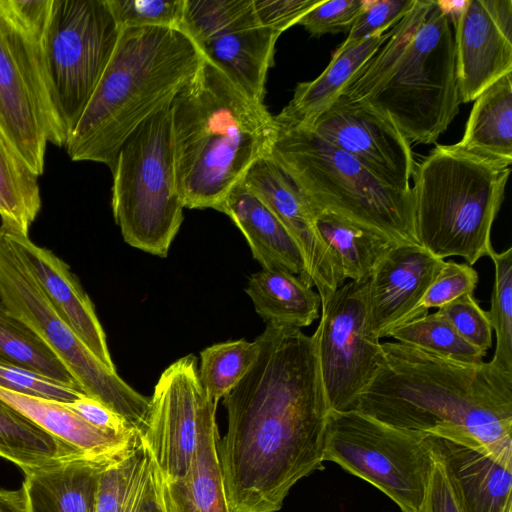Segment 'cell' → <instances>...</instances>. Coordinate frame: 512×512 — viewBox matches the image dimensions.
I'll return each mask as SVG.
<instances>
[{"instance_id": "cell-23", "label": "cell", "mask_w": 512, "mask_h": 512, "mask_svg": "<svg viewBox=\"0 0 512 512\" xmlns=\"http://www.w3.org/2000/svg\"><path fill=\"white\" fill-rule=\"evenodd\" d=\"M218 211L229 216L240 229L254 259L262 268L284 270L307 283L305 263L297 243L281 221L242 180L231 189Z\"/></svg>"}, {"instance_id": "cell-22", "label": "cell", "mask_w": 512, "mask_h": 512, "mask_svg": "<svg viewBox=\"0 0 512 512\" xmlns=\"http://www.w3.org/2000/svg\"><path fill=\"white\" fill-rule=\"evenodd\" d=\"M216 409L208 398L199 420V434L188 473L166 481L161 476L165 512H232L219 461Z\"/></svg>"}, {"instance_id": "cell-20", "label": "cell", "mask_w": 512, "mask_h": 512, "mask_svg": "<svg viewBox=\"0 0 512 512\" xmlns=\"http://www.w3.org/2000/svg\"><path fill=\"white\" fill-rule=\"evenodd\" d=\"M461 512H512V469L479 446L427 435Z\"/></svg>"}, {"instance_id": "cell-33", "label": "cell", "mask_w": 512, "mask_h": 512, "mask_svg": "<svg viewBox=\"0 0 512 512\" xmlns=\"http://www.w3.org/2000/svg\"><path fill=\"white\" fill-rule=\"evenodd\" d=\"M259 351L257 338L214 344L200 352L199 380L206 397L218 405L241 381Z\"/></svg>"}, {"instance_id": "cell-2", "label": "cell", "mask_w": 512, "mask_h": 512, "mask_svg": "<svg viewBox=\"0 0 512 512\" xmlns=\"http://www.w3.org/2000/svg\"><path fill=\"white\" fill-rule=\"evenodd\" d=\"M356 410L387 425L476 445L512 469V373L381 343Z\"/></svg>"}, {"instance_id": "cell-26", "label": "cell", "mask_w": 512, "mask_h": 512, "mask_svg": "<svg viewBox=\"0 0 512 512\" xmlns=\"http://www.w3.org/2000/svg\"><path fill=\"white\" fill-rule=\"evenodd\" d=\"M389 35L390 29L347 48L338 47L325 70L314 80L298 83L290 102L274 117L290 123H310L338 96Z\"/></svg>"}, {"instance_id": "cell-32", "label": "cell", "mask_w": 512, "mask_h": 512, "mask_svg": "<svg viewBox=\"0 0 512 512\" xmlns=\"http://www.w3.org/2000/svg\"><path fill=\"white\" fill-rule=\"evenodd\" d=\"M0 359L62 382L77 384L48 345L1 303Z\"/></svg>"}, {"instance_id": "cell-4", "label": "cell", "mask_w": 512, "mask_h": 512, "mask_svg": "<svg viewBox=\"0 0 512 512\" xmlns=\"http://www.w3.org/2000/svg\"><path fill=\"white\" fill-rule=\"evenodd\" d=\"M339 94L389 118L409 143H435L460 106L453 26L435 1L416 0Z\"/></svg>"}, {"instance_id": "cell-47", "label": "cell", "mask_w": 512, "mask_h": 512, "mask_svg": "<svg viewBox=\"0 0 512 512\" xmlns=\"http://www.w3.org/2000/svg\"><path fill=\"white\" fill-rule=\"evenodd\" d=\"M0 512H29L23 486L15 490L0 488Z\"/></svg>"}, {"instance_id": "cell-8", "label": "cell", "mask_w": 512, "mask_h": 512, "mask_svg": "<svg viewBox=\"0 0 512 512\" xmlns=\"http://www.w3.org/2000/svg\"><path fill=\"white\" fill-rule=\"evenodd\" d=\"M111 171L112 211L124 241L166 257L184 208L177 186L170 105L126 138Z\"/></svg>"}, {"instance_id": "cell-24", "label": "cell", "mask_w": 512, "mask_h": 512, "mask_svg": "<svg viewBox=\"0 0 512 512\" xmlns=\"http://www.w3.org/2000/svg\"><path fill=\"white\" fill-rule=\"evenodd\" d=\"M111 461L79 455L24 470L28 511L96 512L99 478Z\"/></svg>"}, {"instance_id": "cell-42", "label": "cell", "mask_w": 512, "mask_h": 512, "mask_svg": "<svg viewBox=\"0 0 512 512\" xmlns=\"http://www.w3.org/2000/svg\"><path fill=\"white\" fill-rule=\"evenodd\" d=\"M362 10V0H323L297 23L313 37L348 32Z\"/></svg>"}, {"instance_id": "cell-38", "label": "cell", "mask_w": 512, "mask_h": 512, "mask_svg": "<svg viewBox=\"0 0 512 512\" xmlns=\"http://www.w3.org/2000/svg\"><path fill=\"white\" fill-rule=\"evenodd\" d=\"M0 387L29 396L70 402L85 394L79 385L62 382L0 359Z\"/></svg>"}, {"instance_id": "cell-36", "label": "cell", "mask_w": 512, "mask_h": 512, "mask_svg": "<svg viewBox=\"0 0 512 512\" xmlns=\"http://www.w3.org/2000/svg\"><path fill=\"white\" fill-rule=\"evenodd\" d=\"M147 454L148 449L141 442L103 469L97 489L96 512H122Z\"/></svg>"}, {"instance_id": "cell-29", "label": "cell", "mask_w": 512, "mask_h": 512, "mask_svg": "<svg viewBox=\"0 0 512 512\" xmlns=\"http://www.w3.org/2000/svg\"><path fill=\"white\" fill-rule=\"evenodd\" d=\"M316 227L336 256L344 279L363 281L395 244L385 236L327 211L314 212Z\"/></svg>"}, {"instance_id": "cell-48", "label": "cell", "mask_w": 512, "mask_h": 512, "mask_svg": "<svg viewBox=\"0 0 512 512\" xmlns=\"http://www.w3.org/2000/svg\"><path fill=\"white\" fill-rule=\"evenodd\" d=\"M469 1L470 0H438L435 1V3L453 26L466 10Z\"/></svg>"}, {"instance_id": "cell-30", "label": "cell", "mask_w": 512, "mask_h": 512, "mask_svg": "<svg viewBox=\"0 0 512 512\" xmlns=\"http://www.w3.org/2000/svg\"><path fill=\"white\" fill-rule=\"evenodd\" d=\"M38 177L0 127V217L7 231L28 235L41 209Z\"/></svg>"}, {"instance_id": "cell-40", "label": "cell", "mask_w": 512, "mask_h": 512, "mask_svg": "<svg viewBox=\"0 0 512 512\" xmlns=\"http://www.w3.org/2000/svg\"><path fill=\"white\" fill-rule=\"evenodd\" d=\"M477 283L478 273L473 266L466 262L445 261L425 292L420 310L428 314L430 308L439 309L465 294H474Z\"/></svg>"}, {"instance_id": "cell-13", "label": "cell", "mask_w": 512, "mask_h": 512, "mask_svg": "<svg viewBox=\"0 0 512 512\" xmlns=\"http://www.w3.org/2000/svg\"><path fill=\"white\" fill-rule=\"evenodd\" d=\"M368 280L344 283L321 304L313 336L329 411L354 409L379 364L381 342L369 326Z\"/></svg>"}, {"instance_id": "cell-19", "label": "cell", "mask_w": 512, "mask_h": 512, "mask_svg": "<svg viewBox=\"0 0 512 512\" xmlns=\"http://www.w3.org/2000/svg\"><path fill=\"white\" fill-rule=\"evenodd\" d=\"M444 262L416 244L394 245L386 252L368 280L369 326L376 338L426 315L420 302Z\"/></svg>"}, {"instance_id": "cell-46", "label": "cell", "mask_w": 512, "mask_h": 512, "mask_svg": "<svg viewBox=\"0 0 512 512\" xmlns=\"http://www.w3.org/2000/svg\"><path fill=\"white\" fill-rule=\"evenodd\" d=\"M421 512H461L437 460Z\"/></svg>"}, {"instance_id": "cell-7", "label": "cell", "mask_w": 512, "mask_h": 512, "mask_svg": "<svg viewBox=\"0 0 512 512\" xmlns=\"http://www.w3.org/2000/svg\"><path fill=\"white\" fill-rule=\"evenodd\" d=\"M510 166L437 145L415 168L419 244L436 257L459 256L473 266L494 252L491 230L502 205Z\"/></svg>"}, {"instance_id": "cell-11", "label": "cell", "mask_w": 512, "mask_h": 512, "mask_svg": "<svg viewBox=\"0 0 512 512\" xmlns=\"http://www.w3.org/2000/svg\"><path fill=\"white\" fill-rule=\"evenodd\" d=\"M120 32L107 0H52L41 52L50 97L67 139L113 54Z\"/></svg>"}, {"instance_id": "cell-43", "label": "cell", "mask_w": 512, "mask_h": 512, "mask_svg": "<svg viewBox=\"0 0 512 512\" xmlns=\"http://www.w3.org/2000/svg\"><path fill=\"white\" fill-rule=\"evenodd\" d=\"M122 512H165L161 497V473L149 451Z\"/></svg>"}, {"instance_id": "cell-15", "label": "cell", "mask_w": 512, "mask_h": 512, "mask_svg": "<svg viewBox=\"0 0 512 512\" xmlns=\"http://www.w3.org/2000/svg\"><path fill=\"white\" fill-rule=\"evenodd\" d=\"M206 400L197 358L192 354L172 363L159 377L149 399L141 439L164 480L180 479L188 473Z\"/></svg>"}, {"instance_id": "cell-41", "label": "cell", "mask_w": 512, "mask_h": 512, "mask_svg": "<svg viewBox=\"0 0 512 512\" xmlns=\"http://www.w3.org/2000/svg\"><path fill=\"white\" fill-rule=\"evenodd\" d=\"M416 0H362V10L339 48H347L392 27Z\"/></svg>"}, {"instance_id": "cell-39", "label": "cell", "mask_w": 512, "mask_h": 512, "mask_svg": "<svg viewBox=\"0 0 512 512\" xmlns=\"http://www.w3.org/2000/svg\"><path fill=\"white\" fill-rule=\"evenodd\" d=\"M468 343L487 353L492 347L493 329L488 311L473 293L465 294L436 311Z\"/></svg>"}, {"instance_id": "cell-28", "label": "cell", "mask_w": 512, "mask_h": 512, "mask_svg": "<svg viewBox=\"0 0 512 512\" xmlns=\"http://www.w3.org/2000/svg\"><path fill=\"white\" fill-rule=\"evenodd\" d=\"M245 291L266 324L302 329L320 317L319 294L290 272L262 268L251 275Z\"/></svg>"}, {"instance_id": "cell-45", "label": "cell", "mask_w": 512, "mask_h": 512, "mask_svg": "<svg viewBox=\"0 0 512 512\" xmlns=\"http://www.w3.org/2000/svg\"><path fill=\"white\" fill-rule=\"evenodd\" d=\"M64 405L87 423L104 432L116 435L140 433L118 413L87 394H82L73 401L65 402Z\"/></svg>"}, {"instance_id": "cell-25", "label": "cell", "mask_w": 512, "mask_h": 512, "mask_svg": "<svg viewBox=\"0 0 512 512\" xmlns=\"http://www.w3.org/2000/svg\"><path fill=\"white\" fill-rule=\"evenodd\" d=\"M0 401L93 459H117L142 442L140 433L116 435L93 427L63 402L20 394L1 387Z\"/></svg>"}, {"instance_id": "cell-31", "label": "cell", "mask_w": 512, "mask_h": 512, "mask_svg": "<svg viewBox=\"0 0 512 512\" xmlns=\"http://www.w3.org/2000/svg\"><path fill=\"white\" fill-rule=\"evenodd\" d=\"M79 455L85 454L0 401V457L24 471Z\"/></svg>"}, {"instance_id": "cell-1", "label": "cell", "mask_w": 512, "mask_h": 512, "mask_svg": "<svg viewBox=\"0 0 512 512\" xmlns=\"http://www.w3.org/2000/svg\"><path fill=\"white\" fill-rule=\"evenodd\" d=\"M257 340L254 362L223 398L218 454L232 512H277L325 461L329 408L313 334L266 324Z\"/></svg>"}, {"instance_id": "cell-5", "label": "cell", "mask_w": 512, "mask_h": 512, "mask_svg": "<svg viewBox=\"0 0 512 512\" xmlns=\"http://www.w3.org/2000/svg\"><path fill=\"white\" fill-rule=\"evenodd\" d=\"M203 55L182 28H122L113 54L65 148L73 161L111 170L119 148L146 119L170 105Z\"/></svg>"}, {"instance_id": "cell-27", "label": "cell", "mask_w": 512, "mask_h": 512, "mask_svg": "<svg viewBox=\"0 0 512 512\" xmlns=\"http://www.w3.org/2000/svg\"><path fill=\"white\" fill-rule=\"evenodd\" d=\"M465 132L457 143L463 150L505 166L512 163V72L475 100Z\"/></svg>"}, {"instance_id": "cell-12", "label": "cell", "mask_w": 512, "mask_h": 512, "mask_svg": "<svg viewBox=\"0 0 512 512\" xmlns=\"http://www.w3.org/2000/svg\"><path fill=\"white\" fill-rule=\"evenodd\" d=\"M42 34L0 0V127L38 176L47 143L67 142L45 77Z\"/></svg>"}, {"instance_id": "cell-37", "label": "cell", "mask_w": 512, "mask_h": 512, "mask_svg": "<svg viewBox=\"0 0 512 512\" xmlns=\"http://www.w3.org/2000/svg\"><path fill=\"white\" fill-rule=\"evenodd\" d=\"M120 28L173 27L181 28L185 0H107Z\"/></svg>"}, {"instance_id": "cell-17", "label": "cell", "mask_w": 512, "mask_h": 512, "mask_svg": "<svg viewBox=\"0 0 512 512\" xmlns=\"http://www.w3.org/2000/svg\"><path fill=\"white\" fill-rule=\"evenodd\" d=\"M242 182L291 234L304 259L307 283L316 288L321 304L326 302L346 280L303 195L268 154L249 168Z\"/></svg>"}, {"instance_id": "cell-3", "label": "cell", "mask_w": 512, "mask_h": 512, "mask_svg": "<svg viewBox=\"0 0 512 512\" xmlns=\"http://www.w3.org/2000/svg\"><path fill=\"white\" fill-rule=\"evenodd\" d=\"M170 115L184 208L218 210L249 168L268 153L273 116L204 56L172 99Z\"/></svg>"}, {"instance_id": "cell-16", "label": "cell", "mask_w": 512, "mask_h": 512, "mask_svg": "<svg viewBox=\"0 0 512 512\" xmlns=\"http://www.w3.org/2000/svg\"><path fill=\"white\" fill-rule=\"evenodd\" d=\"M299 125L353 156L387 185L412 190L415 163L410 143L389 118L367 105L338 94L310 123Z\"/></svg>"}, {"instance_id": "cell-18", "label": "cell", "mask_w": 512, "mask_h": 512, "mask_svg": "<svg viewBox=\"0 0 512 512\" xmlns=\"http://www.w3.org/2000/svg\"><path fill=\"white\" fill-rule=\"evenodd\" d=\"M461 103L512 72V1L470 0L453 25Z\"/></svg>"}, {"instance_id": "cell-10", "label": "cell", "mask_w": 512, "mask_h": 512, "mask_svg": "<svg viewBox=\"0 0 512 512\" xmlns=\"http://www.w3.org/2000/svg\"><path fill=\"white\" fill-rule=\"evenodd\" d=\"M426 436L356 409L329 411L324 460L374 485L402 512H421L436 464Z\"/></svg>"}, {"instance_id": "cell-14", "label": "cell", "mask_w": 512, "mask_h": 512, "mask_svg": "<svg viewBox=\"0 0 512 512\" xmlns=\"http://www.w3.org/2000/svg\"><path fill=\"white\" fill-rule=\"evenodd\" d=\"M181 28L206 59L263 103L279 35L259 22L253 0H185Z\"/></svg>"}, {"instance_id": "cell-35", "label": "cell", "mask_w": 512, "mask_h": 512, "mask_svg": "<svg viewBox=\"0 0 512 512\" xmlns=\"http://www.w3.org/2000/svg\"><path fill=\"white\" fill-rule=\"evenodd\" d=\"M490 258L494 264V283L488 314L496 333V348L490 362L512 373V248L494 251Z\"/></svg>"}, {"instance_id": "cell-44", "label": "cell", "mask_w": 512, "mask_h": 512, "mask_svg": "<svg viewBox=\"0 0 512 512\" xmlns=\"http://www.w3.org/2000/svg\"><path fill=\"white\" fill-rule=\"evenodd\" d=\"M323 0H253L259 22L279 36Z\"/></svg>"}, {"instance_id": "cell-34", "label": "cell", "mask_w": 512, "mask_h": 512, "mask_svg": "<svg viewBox=\"0 0 512 512\" xmlns=\"http://www.w3.org/2000/svg\"><path fill=\"white\" fill-rule=\"evenodd\" d=\"M389 337L441 358L465 364H478L486 356V352L463 339L437 312L395 328Z\"/></svg>"}, {"instance_id": "cell-21", "label": "cell", "mask_w": 512, "mask_h": 512, "mask_svg": "<svg viewBox=\"0 0 512 512\" xmlns=\"http://www.w3.org/2000/svg\"><path fill=\"white\" fill-rule=\"evenodd\" d=\"M7 232L59 316L106 367L116 371L94 306L70 267L52 251L33 243L28 235Z\"/></svg>"}, {"instance_id": "cell-9", "label": "cell", "mask_w": 512, "mask_h": 512, "mask_svg": "<svg viewBox=\"0 0 512 512\" xmlns=\"http://www.w3.org/2000/svg\"><path fill=\"white\" fill-rule=\"evenodd\" d=\"M0 303L30 327L55 353L83 392L142 432L149 398L106 367L59 316L26 258L0 226Z\"/></svg>"}, {"instance_id": "cell-6", "label": "cell", "mask_w": 512, "mask_h": 512, "mask_svg": "<svg viewBox=\"0 0 512 512\" xmlns=\"http://www.w3.org/2000/svg\"><path fill=\"white\" fill-rule=\"evenodd\" d=\"M273 119L274 136L267 154L294 183L313 213H335L395 245H420L412 190L387 185L310 128Z\"/></svg>"}]
</instances>
